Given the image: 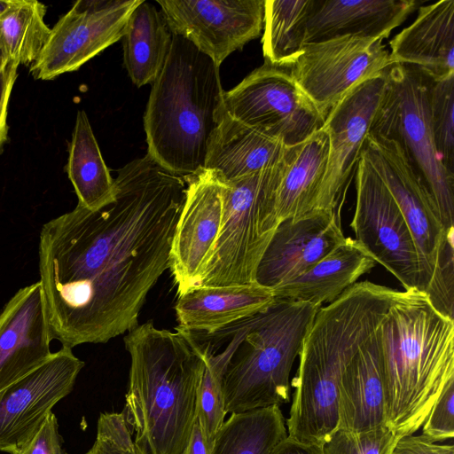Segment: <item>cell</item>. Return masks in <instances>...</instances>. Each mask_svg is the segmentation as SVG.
<instances>
[{"instance_id":"obj_1","label":"cell","mask_w":454,"mask_h":454,"mask_svg":"<svg viewBox=\"0 0 454 454\" xmlns=\"http://www.w3.org/2000/svg\"><path fill=\"white\" fill-rule=\"evenodd\" d=\"M114 184L112 204L98 211L77 204L40 231L39 281L62 347L106 343L135 328L170 266L184 177L146 154L121 168Z\"/></svg>"},{"instance_id":"obj_2","label":"cell","mask_w":454,"mask_h":454,"mask_svg":"<svg viewBox=\"0 0 454 454\" xmlns=\"http://www.w3.org/2000/svg\"><path fill=\"white\" fill-rule=\"evenodd\" d=\"M130 356L122 411L137 454H182L197 419L205 356L197 335L153 322L123 337Z\"/></svg>"},{"instance_id":"obj_3","label":"cell","mask_w":454,"mask_h":454,"mask_svg":"<svg viewBox=\"0 0 454 454\" xmlns=\"http://www.w3.org/2000/svg\"><path fill=\"white\" fill-rule=\"evenodd\" d=\"M400 291L360 281L320 307L303 338L295 377L287 436L321 444L338 428L341 376L358 349L378 329Z\"/></svg>"},{"instance_id":"obj_4","label":"cell","mask_w":454,"mask_h":454,"mask_svg":"<svg viewBox=\"0 0 454 454\" xmlns=\"http://www.w3.org/2000/svg\"><path fill=\"white\" fill-rule=\"evenodd\" d=\"M387 419L399 438L422 427L445 383L454 377V320L427 294L400 291L380 325Z\"/></svg>"},{"instance_id":"obj_5","label":"cell","mask_w":454,"mask_h":454,"mask_svg":"<svg viewBox=\"0 0 454 454\" xmlns=\"http://www.w3.org/2000/svg\"><path fill=\"white\" fill-rule=\"evenodd\" d=\"M223 95L219 66L173 35L144 115L147 154L182 176L203 169L211 137L225 114Z\"/></svg>"},{"instance_id":"obj_6","label":"cell","mask_w":454,"mask_h":454,"mask_svg":"<svg viewBox=\"0 0 454 454\" xmlns=\"http://www.w3.org/2000/svg\"><path fill=\"white\" fill-rule=\"evenodd\" d=\"M317 308L275 300L256 318L230 358L223 377L227 413L290 401V373Z\"/></svg>"},{"instance_id":"obj_7","label":"cell","mask_w":454,"mask_h":454,"mask_svg":"<svg viewBox=\"0 0 454 454\" xmlns=\"http://www.w3.org/2000/svg\"><path fill=\"white\" fill-rule=\"evenodd\" d=\"M370 133L394 140L435 202L444 227L454 228V173L442 163L429 117L433 77L418 67L392 64Z\"/></svg>"},{"instance_id":"obj_8","label":"cell","mask_w":454,"mask_h":454,"mask_svg":"<svg viewBox=\"0 0 454 454\" xmlns=\"http://www.w3.org/2000/svg\"><path fill=\"white\" fill-rule=\"evenodd\" d=\"M283 161L237 180L223 181L222 225L199 286L256 283L259 263L274 234L269 223L270 203Z\"/></svg>"},{"instance_id":"obj_9","label":"cell","mask_w":454,"mask_h":454,"mask_svg":"<svg viewBox=\"0 0 454 454\" xmlns=\"http://www.w3.org/2000/svg\"><path fill=\"white\" fill-rule=\"evenodd\" d=\"M232 119L296 145L319 130L325 119L300 90L289 69L265 62L223 95Z\"/></svg>"},{"instance_id":"obj_10","label":"cell","mask_w":454,"mask_h":454,"mask_svg":"<svg viewBox=\"0 0 454 454\" xmlns=\"http://www.w3.org/2000/svg\"><path fill=\"white\" fill-rule=\"evenodd\" d=\"M356 208L350 223L358 241L405 290L423 291L419 252L398 205L361 153L355 173Z\"/></svg>"},{"instance_id":"obj_11","label":"cell","mask_w":454,"mask_h":454,"mask_svg":"<svg viewBox=\"0 0 454 454\" xmlns=\"http://www.w3.org/2000/svg\"><path fill=\"white\" fill-rule=\"evenodd\" d=\"M392 64L382 39L343 36L305 44L289 72L325 119L350 90Z\"/></svg>"},{"instance_id":"obj_12","label":"cell","mask_w":454,"mask_h":454,"mask_svg":"<svg viewBox=\"0 0 454 454\" xmlns=\"http://www.w3.org/2000/svg\"><path fill=\"white\" fill-rule=\"evenodd\" d=\"M141 0H79L51 28L34 77L52 80L79 69L88 60L119 41L127 21Z\"/></svg>"},{"instance_id":"obj_13","label":"cell","mask_w":454,"mask_h":454,"mask_svg":"<svg viewBox=\"0 0 454 454\" xmlns=\"http://www.w3.org/2000/svg\"><path fill=\"white\" fill-rule=\"evenodd\" d=\"M362 154L368 160L393 196L413 236L421 265L425 292L447 240V230L431 194L394 140L368 133Z\"/></svg>"},{"instance_id":"obj_14","label":"cell","mask_w":454,"mask_h":454,"mask_svg":"<svg viewBox=\"0 0 454 454\" xmlns=\"http://www.w3.org/2000/svg\"><path fill=\"white\" fill-rule=\"evenodd\" d=\"M173 35L191 42L217 66L257 38L264 0H157Z\"/></svg>"},{"instance_id":"obj_15","label":"cell","mask_w":454,"mask_h":454,"mask_svg":"<svg viewBox=\"0 0 454 454\" xmlns=\"http://www.w3.org/2000/svg\"><path fill=\"white\" fill-rule=\"evenodd\" d=\"M84 363L62 347L42 365L0 391V450H19L52 408L71 393Z\"/></svg>"},{"instance_id":"obj_16","label":"cell","mask_w":454,"mask_h":454,"mask_svg":"<svg viewBox=\"0 0 454 454\" xmlns=\"http://www.w3.org/2000/svg\"><path fill=\"white\" fill-rule=\"evenodd\" d=\"M184 177L185 200L172 239L169 266L178 296L199 286L223 215V182L215 172L203 168Z\"/></svg>"},{"instance_id":"obj_17","label":"cell","mask_w":454,"mask_h":454,"mask_svg":"<svg viewBox=\"0 0 454 454\" xmlns=\"http://www.w3.org/2000/svg\"><path fill=\"white\" fill-rule=\"evenodd\" d=\"M385 83V71L363 82L325 118L323 127L328 134L329 153L322 187L324 211H336L356 173Z\"/></svg>"},{"instance_id":"obj_18","label":"cell","mask_w":454,"mask_h":454,"mask_svg":"<svg viewBox=\"0 0 454 454\" xmlns=\"http://www.w3.org/2000/svg\"><path fill=\"white\" fill-rule=\"evenodd\" d=\"M345 238L337 211L283 221L261 259L256 283L272 290L302 275Z\"/></svg>"},{"instance_id":"obj_19","label":"cell","mask_w":454,"mask_h":454,"mask_svg":"<svg viewBox=\"0 0 454 454\" xmlns=\"http://www.w3.org/2000/svg\"><path fill=\"white\" fill-rule=\"evenodd\" d=\"M52 340L40 281L20 288L0 312V391L47 361Z\"/></svg>"},{"instance_id":"obj_20","label":"cell","mask_w":454,"mask_h":454,"mask_svg":"<svg viewBox=\"0 0 454 454\" xmlns=\"http://www.w3.org/2000/svg\"><path fill=\"white\" fill-rule=\"evenodd\" d=\"M328 153L329 138L324 127L289 148L270 199L272 230L285 220L324 211L322 187Z\"/></svg>"},{"instance_id":"obj_21","label":"cell","mask_w":454,"mask_h":454,"mask_svg":"<svg viewBox=\"0 0 454 454\" xmlns=\"http://www.w3.org/2000/svg\"><path fill=\"white\" fill-rule=\"evenodd\" d=\"M419 4L416 0H309L305 44L343 36L383 40Z\"/></svg>"},{"instance_id":"obj_22","label":"cell","mask_w":454,"mask_h":454,"mask_svg":"<svg viewBox=\"0 0 454 454\" xmlns=\"http://www.w3.org/2000/svg\"><path fill=\"white\" fill-rule=\"evenodd\" d=\"M379 328L355 354L341 376L338 394L340 429L363 432L386 424V382Z\"/></svg>"},{"instance_id":"obj_23","label":"cell","mask_w":454,"mask_h":454,"mask_svg":"<svg viewBox=\"0 0 454 454\" xmlns=\"http://www.w3.org/2000/svg\"><path fill=\"white\" fill-rule=\"evenodd\" d=\"M272 291L258 283L199 286L180 296L175 305L178 327L206 335L269 309Z\"/></svg>"},{"instance_id":"obj_24","label":"cell","mask_w":454,"mask_h":454,"mask_svg":"<svg viewBox=\"0 0 454 454\" xmlns=\"http://www.w3.org/2000/svg\"><path fill=\"white\" fill-rule=\"evenodd\" d=\"M393 64H409L434 79L454 74V0L421 6L415 20L390 41Z\"/></svg>"},{"instance_id":"obj_25","label":"cell","mask_w":454,"mask_h":454,"mask_svg":"<svg viewBox=\"0 0 454 454\" xmlns=\"http://www.w3.org/2000/svg\"><path fill=\"white\" fill-rule=\"evenodd\" d=\"M375 263L358 241L345 238L302 275L271 291L275 300L307 302L319 309L336 300Z\"/></svg>"},{"instance_id":"obj_26","label":"cell","mask_w":454,"mask_h":454,"mask_svg":"<svg viewBox=\"0 0 454 454\" xmlns=\"http://www.w3.org/2000/svg\"><path fill=\"white\" fill-rule=\"evenodd\" d=\"M290 147L225 112L209 141L204 168L215 172L222 181L231 182L277 166Z\"/></svg>"},{"instance_id":"obj_27","label":"cell","mask_w":454,"mask_h":454,"mask_svg":"<svg viewBox=\"0 0 454 454\" xmlns=\"http://www.w3.org/2000/svg\"><path fill=\"white\" fill-rule=\"evenodd\" d=\"M173 34L151 3L141 0L132 11L122 35L123 66L137 87L153 83L169 52Z\"/></svg>"},{"instance_id":"obj_28","label":"cell","mask_w":454,"mask_h":454,"mask_svg":"<svg viewBox=\"0 0 454 454\" xmlns=\"http://www.w3.org/2000/svg\"><path fill=\"white\" fill-rule=\"evenodd\" d=\"M66 169L77 195V204L98 211L114 201V179L83 110L76 114Z\"/></svg>"},{"instance_id":"obj_29","label":"cell","mask_w":454,"mask_h":454,"mask_svg":"<svg viewBox=\"0 0 454 454\" xmlns=\"http://www.w3.org/2000/svg\"><path fill=\"white\" fill-rule=\"evenodd\" d=\"M287 438L278 405L231 413L217 430L211 454H270Z\"/></svg>"},{"instance_id":"obj_30","label":"cell","mask_w":454,"mask_h":454,"mask_svg":"<svg viewBox=\"0 0 454 454\" xmlns=\"http://www.w3.org/2000/svg\"><path fill=\"white\" fill-rule=\"evenodd\" d=\"M309 0H264V61L289 69L305 45Z\"/></svg>"},{"instance_id":"obj_31","label":"cell","mask_w":454,"mask_h":454,"mask_svg":"<svg viewBox=\"0 0 454 454\" xmlns=\"http://www.w3.org/2000/svg\"><path fill=\"white\" fill-rule=\"evenodd\" d=\"M257 315L232 324L231 339L219 353L215 352L210 342H203L195 333L205 356V369L198 389L197 419L210 442L225 420L222 384L227 364Z\"/></svg>"},{"instance_id":"obj_32","label":"cell","mask_w":454,"mask_h":454,"mask_svg":"<svg viewBox=\"0 0 454 454\" xmlns=\"http://www.w3.org/2000/svg\"><path fill=\"white\" fill-rule=\"evenodd\" d=\"M45 12L40 2L14 0L0 17V47L8 60L32 66L38 59L51 33Z\"/></svg>"},{"instance_id":"obj_33","label":"cell","mask_w":454,"mask_h":454,"mask_svg":"<svg viewBox=\"0 0 454 454\" xmlns=\"http://www.w3.org/2000/svg\"><path fill=\"white\" fill-rule=\"evenodd\" d=\"M429 117L437 152L443 165L454 173V74L433 79Z\"/></svg>"},{"instance_id":"obj_34","label":"cell","mask_w":454,"mask_h":454,"mask_svg":"<svg viewBox=\"0 0 454 454\" xmlns=\"http://www.w3.org/2000/svg\"><path fill=\"white\" fill-rule=\"evenodd\" d=\"M399 437L387 426L351 432L337 428L321 444L322 454H390Z\"/></svg>"},{"instance_id":"obj_35","label":"cell","mask_w":454,"mask_h":454,"mask_svg":"<svg viewBox=\"0 0 454 454\" xmlns=\"http://www.w3.org/2000/svg\"><path fill=\"white\" fill-rule=\"evenodd\" d=\"M454 236L446 242L425 293L432 305L454 320Z\"/></svg>"},{"instance_id":"obj_36","label":"cell","mask_w":454,"mask_h":454,"mask_svg":"<svg viewBox=\"0 0 454 454\" xmlns=\"http://www.w3.org/2000/svg\"><path fill=\"white\" fill-rule=\"evenodd\" d=\"M85 454H137L122 412L99 415L95 442Z\"/></svg>"},{"instance_id":"obj_37","label":"cell","mask_w":454,"mask_h":454,"mask_svg":"<svg viewBox=\"0 0 454 454\" xmlns=\"http://www.w3.org/2000/svg\"><path fill=\"white\" fill-rule=\"evenodd\" d=\"M422 434L433 442L452 439L454 436V377L450 379L422 425Z\"/></svg>"},{"instance_id":"obj_38","label":"cell","mask_w":454,"mask_h":454,"mask_svg":"<svg viewBox=\"0 0 454 454\" xmlns=\"http://www.w3.org/2000/svg\"><path fill=\"white\" fill-rule=\"evenodd\" d=\"M58 420L51 412L35 434L13 454H65Z\"/></svg>"},{"instance_id":"obj_39","label":"cell","mask_w":454,"mask_h":454,"mask_svg":"<svg viewBox=\"0 0 454 454\" xmlns=\"http://www.w3.org/2000/svg\"><path fill=\"white\" fill-rule=\"evenodd\" d=\"M390 454H454V446L438 444L422 434L399 438Z\"/></svg>"},{"instance_id":"obj_40","label":"cell","mask_w":454,"mask_h":454,"mask_svg":"<svg viewBox=\"0 0 454 454\" xmlns=\"http://www.w3.org/2000/svg\"><path fill=\"white\" fill-rule=\"evenodd\" d=\"M18 64L9 61L0 71V147L7 138L8 105L17 78Z\"/></svg>"},{"instance_id":"obj_41","label":"cell","mask_w":454,"mask_h":454,"mask_svg":"<svg viewBox=\"0 0 454 454\" xmlns=\"http://www.w3.org/2000/svg\"><path fill=\"white\" fill-rule=\"evenodd\" d=\"M212 442L207 439L196 419L188 444L182 454H211Z\"/></svg>"},{"instance_id":"obj_42","label":"cell","mask_w":454,"mask_h":454,"mask_svg":"<svg viewBox=\"0 0 454 454\" xmlns=\"http://www.w3.org/2000/svg\"><path fill=\"white\" fill-rule=\"evenodd\" d=\"M270 454H322L321 446L302 443L287 436Z\"/></svg>"},{"instance_id":"obj_43","label":"cell","mask_w":454,"mask_h":454,"mask_svg":"<svg viewBox=\"0 0 454 454\" xmlns=\"http://www.w3.org/2000/svg\"><path fill=\"white\" fill-rule=\"evenodd\" d=\"M14 0H0V17L12 5Z\"/></svg>"},{"instance_id":"obj_44","label":"cell","mask_w":454,"mask_h":454,"mask_svg":"<svg viewBox=\"0 0 454 454\" xmlns=\"http://www.w3.org/2000/svg\"><path fill=\"white\" fill-rule=\"evenodd\" d=\"M6 55L4 54V51L0 47V71L6 66V64L9 62Z\"/></svg>"}]
</instances>
